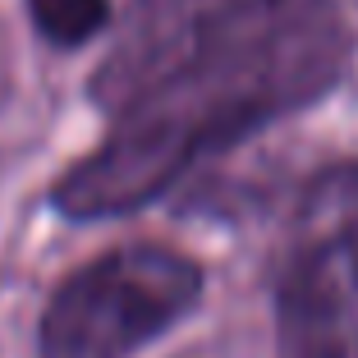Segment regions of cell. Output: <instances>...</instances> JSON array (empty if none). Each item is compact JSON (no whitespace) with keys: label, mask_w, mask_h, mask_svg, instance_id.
Instances as JSON below:
<instances>
[{"label":"cell","mask_w":358,"mask_h":358,"mask_svg":"<svg viewBox=\"0 0 358 358\" xmlns=\"http://www.w3.org/2000/svg\"><path fill=\"white\" fill-rule=\"evenodd\" d=\"M349 55L354 32L345 10H322L248 51L175 78L120 110L110 134L55 179V211L69 221H106L148 207L202 157L327 96Z\"/></svg>","instance_id":"1"},{"label":"cell","mask_w":358,"mask_h":358,"mask_svg":"<svg viewBox=\"0 0 358 358\" xmlns=\"http://www.w3.org/2000/svg\"><path fill=\"white\" fill-rule=\"evenodd\" d=\"M32 23L51 46L74 51L110 23V0H28Z\"/></svg>","instance_id":"5"},{"label":"cell","mask_w":358,"mask_h":358,"mask_svg":"<svg viewBox=\"0 0 358 358\" xmlns=\"http://www.w3.org/2000/svg\"><path fill=\"white\" fill-rule=\"evenodd\" d=\"M275 308L285 358H358V166L308 184Z\"/></svg>","instance_id":"4"},{"label":"cell","mask_w":358,"mask_h":358,"mask_svg":"<svg viewBox=\"0 0 358 358\" xmlns=\"http://www.w3.org/2000/svg\"><path fill=\"white\" fill-rule=\"evenodd\" d=\"M345 0H129L110 51L92 69V101L115 120L175 78L239 55Z\"/></svg>","instance_id":"2"},{"label":"cell","mask_w":358,"mask_h":358,"mask_svg":"<svg viewBox=\"0 0 358 358\" xmlns=\"http://www.w3.org/2000/svg\"><path fill=\"white\" fill-rule=\"evenodd\" d=\"M202 299V266L161 243L101 253L51 294L42 358H129Z\"/></svg>","instance_id":"3"}]
</instances>
